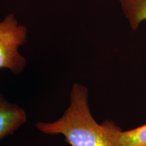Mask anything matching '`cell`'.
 <instances>
[{
  "label": "cell",
  "instance_id": "cell-1",
  "mask_svg": "<svg viewBox=\"0 0 146 146\" xmlns=\"http://www.w3.org/2000/svg\"><path fill=\"white\" fill-rule=\"evenodd\" d=\"M88 89L73 84L70 104L61 118L52 123H38L36 127L48 135H62L70 146H121L118 135L121 129L113 121L99 125L88 104Z\"/></svg>",
  "mask_w": 146,
  "mask_h": 146
},
{
  "label": "cell",
  "instance_id": "cell-2",
  "mask_svg": "<svg viewBox=\"0 0 146 146\" xmlns=\"http://www.w3.org/2000/svg\"><path fill=\"white\" fill-rule=\"evenodd\" d=\"M27 35L26 27L18 25L14 14L0 22V69H9L15 74L23 72L27 61L18 48L26 43Z\"/></svg>",
  "mask_w": 146,
  "mask_h": 146
},
{
  "label": "cell",
  "instance_id": "cell-3",
  "mask_svg": "<svg viewBox=\"0 0 146 146\" xmlns=\"http://www.w3.org/2000/svg\"><path fill=\"white\" fill-rule=\"evenodd\" d=\"M27 120L25 110L7 101L0 94V140L13 134Z\"/></svg>",
  "mask_w": 146,
  "mask_h": 146
},
{
  "label": "cell",
  "instance_id": "cell-4",
  "mask_svg": "<svg viewBox=\"0 0 146 146\" xmlns=\"http://www.w3.org/2000/svg\"><path fill=\"white\" fill-rule=\"evenodd\" d=\"M133 30L146 21V0H118Z\"/></svg>",
  "mask_w": 146,
  "mask_h": 146
},
{
  "label": "cell",
  "instance_id": "cell-5",
  "mask_svg": "<svg viewBox=\"0 0 146 146\" xmlns=\"http://www.w3.org/2000/svg\"><path fill=\"white\" fill-rule=\"evenodd\" d=\"M118 140L121 146H146V125L129 131L121 130Z\"/></svg>",
  "mask_w": 146,
  "mask_h": 146
}]
</instances>
